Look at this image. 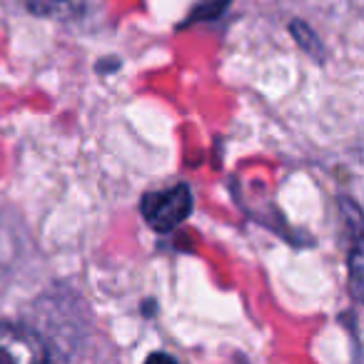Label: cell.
Here are the masks:
<instances>
[{
  "mask_svg": "<svg viewBox=\"0 0 364 364\" xmlns=\"http://www.w3.org/2000/svg\"><path fill=\"white\" fill-rule=\"evenodd\" d=\"M142 218L157 230V232H167L175 230L182 220L193 213V193L188 185H175L170 190H160V193H147L142 198Z\"/></svg>",
  "mask_w": 364,
  "mask_h": 364,
  "instance_id": "6da1fadb",
  "label": "cell"
},
{
  "mask_svg": "<svg viewBox=\"0 0 364 364\" xmlns=\"http://www.w3.org/2000/svg\"><path fill=\"white\" fill-rule=\"evenodd\" d=\"M46 359L48 349L33 329L0 322V364H38Z\"/></svg>",
  "mask_w": 364,
  "mask_h": 364,
  "instance_id": "7a4b0ae2",
  "label": "cell"
},
{
  "mask_svg": "<svg viewBox=\"0 0 364 364\" xmlns=\"http://www.w3.org/2000/svg\"><path fill=\"white\" fill-rule=\"evenodd\" d=\"M26 8L50 21H77L85 13V0H26Z\"/></svg>",
  "mask_w": 364,
  "mask_h": 364,
  "instance_id": "3957f363",
  "label": "cell"
},
{
  "mask_svg": "<svg viewBox=\"0 0 364 364\" xmlns=\"http://www.w3.org/2000/svg\"><path fill=\"white\" fill-rule=\"evenodd\" d=\"M230 0H205V3H200V8L193 13V18H190V23L200 21V18H215L220 16V13L228 8Z\"/></svg>",
  "mask_w": 364,
  "mask_h": 364,
  "instance_id": "277c9868",
  "label": "cell"
}]
</instances>
